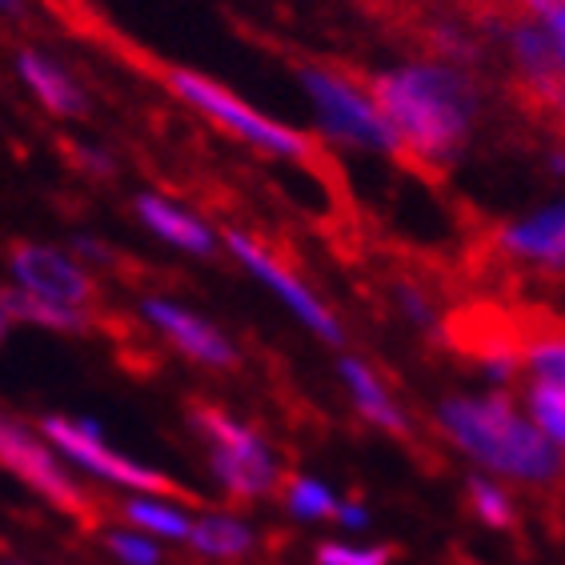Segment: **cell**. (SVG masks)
<instances>
[{
	"label": "cell",
	"instance_id": "1",
	"mask_svg": "<svg viewBox=\"0 0 565 565\" xmlns=\"http://www.w3.org/2000/svg\"><path fill=\"white\" fill-rule=\"evenodd\" d=\"M358 76L381 117L397 132L405 169L425 181L446 177L473 137L478 120L473 76L457 65H402Z\"/></svg>",
	"mask_w": 565,
	"mask_h": 565
},
{
	"label": "cell",
	"instance_id": "2",
	"mask_svg": "<svg viewBox=\"0 0 565 565\" xmlns=\"http://www.w3.org/2000/svg\"><path fill=\"white\" fill-rule=\"evenodd\" d=\"M441 425L466 454L505 478L530 481V486H554L565 478V461L554 441L525 425L505 397H490V402L454 397L441 405Z\"/></svg>",
	"mask_w": 565,
	"mask_h": 565
},
{
	"label": "cell",
	"instance_id": "3",
	"mask_svg": "<svg viewBox=\"0 0 565 565\" xmlns=\"http://www.w3.org/2000/svg\"><path fill=\"white\" fill-rule=\"evenodd\" d=\"M141 61H149L145 68H149L152 76H161L169 93H177V97L189 100L193 109L213 117L225 132L257 145V149H265V152H273V157L305 164V169H313L317 177L333 173V161H329L326 145L317 141V137H309V132H301V129H289V125H281V120L257 113L253 105L233 97L225 85L209 81L205 73H193V68H181V65H164V61H152V56H141Z\"/></svg>",
	"mask_w": 565,
	"mask_h": 565
},
{
	"label": "cell",
	"instance_id": "4",
	"mask_svg": "<svg viewBox=\"0 0 565 565\" xmlns=\"http://www.w3.org/2000/svg\"><path fill=\"white\" fill-rule=\"evenodd\" d=\"M297 76H301L305 93H309V100H313L317 113H321V129H326L329 137L390 152L393 161L405 164L402 141H397L393 125L381 117V109L370 100L358 68L317 65V61H309V65H297Z\"/></svg>",
	"mask_w": 565,
	"mask_h": 565
},
{
	"label": "cell",
	"instance_id": "5",
	"mask_svg": "<svg viewBox=\"0 0 565 565\" xmlns=\"http://www.w3.org/2000/svg\"><path fill=\"white\" fill-rule=\"evenodd\" d=\"M189 414H193L196 429L213 441V461H217V473L225 481V490L233 493V501L257 498V493L277 486V466L249 429H241L237 422H228L221 414L217 405L205 402H193Z\"/></svg>",
	"mask_w": 565,
	"mask_h": 565
},
{
	"label": "cell",
	"instance_id": "6",
	"mask_svg": "<svg viewBox=\"0 0 565 565\" xmlns=\"http://www.w3.org/2000/svg\"><path fill=\"white\" fill-rule=\"evenodd\" d=\"M0 466L12 469L24 486H33L41 498H49L56 510H65L68 518H76L85 530H97L100 525V510L85 498V490L73 486L53 457L44 454L33 437L24 434L17 422H9V417H0Z\"/></svg>",
	"mask_w": 565,
	"mask_h": 565
},
{
	"label": "cell",
	"instance_id": "7",
	"mask_svg": "<svg viewBox=\"0 0 565 565\" xmlns=\"http://www.w3.org/2000/svg\"><path fill=\"white\" fill-rule=\"evenodd\" d=\"M41 429L53 437L56 446L65 449L68 457H76L81 466H88L93 473H100V478H113V481H120V486H132V490L164 493V498L201 505V498H196L193 490H185V486H177L173 478L152 473V469L137 466V461H129V457H120V454H113V449H105L93 425H73V422H65V417H44Z\"/></svg>",
	"mask_w": 565,
	"mask_h": 565
},
{
	"label": "cell",
	"instance_id": "8",
	"mask_svg": "<svg viewBox=\"0 0 565 565\" xmlns=\"http://www.w3.org/2000/svg\"><path fill=\"white\" fill-rule=\"evenodd\" d=\"M9 265L17 273V281L24 285V294H36L44 301L65 305V309H81V305L97 301V285L85 269H76L68 257L44 249V245H12Z\"/></svg>",
	"mask_w": 565,
	"mask_h": 565
},
{
	"label": "cell",
	"instance_id": "9",
	"mask_svg": "<svg viewBox=\"0 0 565 565\" xmlns=\"http://www.w3.org/2000/svg\"><path fill=\"white\" fill-rule=\"evenodd\" d=\"M225 241H228V249L237 253L241 262L249 265V269L257 273V277H262L265 285H273V294L281 297V301H289V309H294V313L301 317L305 326L317 329L321 338L338 345V341H341V326L333 321V313H329L326 305L317 301V297L309 294V289H305L301 281H297L294 269H285V262H277V257H273V253L265 249L262 241L245 237V233H237V228H228Z\"/></svg>",
	"mask_w": 565,
	"mask_h": 565
},
{
	"label": "cell",
	"instance_id": "10",
	"mask_svg": "<svg viewBox=\"0 0 565 565\" xmlns=\"http://www.w3.org/2000/svg\"><path fill=\"white\" fill-rule=\"evenodd\" d=\"M145 313L161 326V333L173 341L177 349H185L189 358L205 361V365H217V370L237 365L233 345H228L213 326H205L201 317L185 313V309H177V305H169V301H145Z\"/></svg>",
	"mask_w": 565,
	"mask_h": 565
},
{
	"label": "cell",
	"instance_id": "11",
	"mask_svg": "<svg viewBox=\"0 0 565 565\" xmlns=\"http://www.w3.org/2000/svg\"><path fill=\"white\" fill-rule=\"evenodd\" d=\"M498 245L501 253L522 257V262L550 265V269L565 265V205H554L545 209V213H537V217L501 228Z\"/></svg>",
	"mask_w": 565,
	"mask_h": 565
},
{
	"label": "cell",
	"instance_id": "12",
	"mask_svg": "<svg viewBox=\"0 0 565 565\" xmlns=\"http://www.w3.org/2000/svg\"><path fill=\"white\" fill-rule=\"evenodd\" d=\"M17 73L24 76V85L33 88V97L44 109L56 117H85V93L73 85V76L65 68H56L49 56H41L36 49H21L17 53Z\"/></svg>",
	"mask_w": 565,
	"mask_h": 565
},
{
	"label": "cell",
	"instance_id": "13",
	"mask_svg": "<svg viewBox=\"0 0 565 565\" xmlns=\"http://www.w3.org/2000/svg\"><path fill=\"white\" fill-rule=\"evenodd\" d=\"M137 213H141L145 225H149L157 237L173 241V245H181V249H189V253H201V257L213 253V233L196 217H189V213H181L177 205L161 201V196H152V193L137 196Z\"/></svg>",
	"mask_w": 565,
	"mask_h": 565
},
{
	"label": "cell",
	"instance_id": "14",
	"mask_svg": "<svg viewBox=\"0 0 565 565\" xmlns=\"http://www.w3.org/2000/svg\"><path fill=\"white\" fill-rule=\"evenodd\" d=\"M0 313L21 317V321H36V326H49V329H65V333H85L93 326V317H85L81 309H65V305L44 301L36 294H24V289H0Z\"/></svg>",
	"mask_w": 565,
	"mask_h": 565
},
{
	"label": "cell",
	"instance_id": "15",
	"mask_svg": "<svg viewBox=\"0 0 565 565\" xmlns=\"http://www.w3.org/2000/svg\"><path fill=\"white\" fill-rule=\"evenodd\" d=\"M341 373H345L349 390H353V397H358L361 414H370L373 422H377L381 429H390V434L409 437V434H405V417L393 409V402L385 397V390H381V381L373 377L361 361H341Z\"/></svg>",
	"mask_w": 565,
	"mask_h": 565
},
{
	"label": "cell",
	"instance_id": "16",
	"mask_svg": "<svg viewBox=\"0 0 565 565\" xmlns=\"http://www.w3.org/2000/svg\"><path fill=\"white\" fill-rule=\"evenodd\" d=\"M189 542L209 557H237L249 550V533L237 522H201V525H193Z\"/></svg>",
	"mask_w": 565,
	"mask_h": 565
},
{
	"label": "cell",
	"instance_id": "17",
	"mask_svg": "<svg viewBox=\"0 0 565 565\" xmlns=\"http://www.w3.org/2000/svg\"><path fill=\"white\" fill-rule=\"evenodd\" d=\"M530 409H533V417H537V425L545 429V437L557 441V446H565V390H557L550 381H533Z\"/></svg>",
	"mask_w": 565,
	"mask_h": 565
},
{
	"label": "cell",
	"instance_id": "18",
	"mask_svg": "<svg viewBox=\"0 0 565 565\" xmlns=\"http://www.w3.org/2000/svg\"><path fill=\"white\" fill-rule=\"evenodd\" d=\"M125 518L145 525V530L169 533V537H189V533H193V525H189L181 513H169V510H161V505H145V501H129V505H125Z\"/></svg>",
	"mask_w": 565,
	"mask_h": 565
},
{
	"label": "cell",
	"instance_id": "19",
	"mask_svg": "<svg viewBox=\"0 0 565 565\" xmlns=\"http://www.w3.org/2000/svg\"><path fill=\"white\" fill-rule=\"evenodd\" d=\"M289 505H294V513H301V518H333L338 513V505H333V498H329L321 486H313V481H289Z\"/></svg>",
	"mask_w": 565,
	"mask_h": 565
},
{
	"label": "cell",
	"instance_id": "20",
	"mask_svg": "<svg viewBox=\"0 0 565 565\" xmlns=\"http://www.w3.org/2000/svg\"><path fill=\"white\" fill-rule=\"evenodd\" d=\"M469 498H473V510L486 518L490 525H498V530H505V525H513V510L510 501H505V493H498L490 486V481H473L469 486Z\"/></svg>",
	"mask_w": 565,
	"mask_h": 565
},
{
	"label": "cell",
	"instance_id": "21",
	"mask_svg": "<svg viewBox=\"0 0 565 565\" xmlns=\"http://www.w3.org/2000/svg\"><path fill=\"white\" fill-rule=\"evenodd\" d=\"M321 565H390L393 550H345V545H321Z\"/></svg>",
	"mask_w": 565,
	"mask_h": 565
},
{
	"label": "cell",
	"instance_id": "22",
	"mask_svg": "<svg viewBox=\"0 0 565 565\" xmlns=\"http://www.w3.org/2000/svg\"><path fill=\"white\" fill-rule=\"evenodd\" d=\"M109 545H113V554H120L132 565H157V557H161L157 554V545L141 542V537H132V533H113Z\"/></svg>",
	"mask_w": 565,
	"mask_h": 565
},
{
	"label": "cell",
	"instance_id": "23",
	"mask_svg": "<svg viewBox=\"0 0 565 565\" xmlns=\"http://www.w3.org/2000/svg\"><path fill=\"white\" fill-rule=\"evenodd\" d=\"M537 24H542L545 33H550V41H554V49L562 53V61H565V4L550 12V17H542Z\"/></svg>",
	"mask_w": 565,
	"mask_h": 565
},
{
	"label": "cell",
	"instance_id": "24",
	"mask_svg": "<svg viewBox=\"0 0 565 565\" xmlns=\"http://www.w3.org/2000/svg\"><path fill=\"white\" fill-rule=\"evenodd\" d=\"M341 522H345V525H365V513L353 505V510H341Z\"/></svg>",
	"mask_w": 565,
	"mask_h": 565
},
{
	"label": "cell",
	"instance_id": "25",
	"mask_svg": "<svg viewBox=\"0 0 565 565\" xmlns=\"http://www.w3.org/2000/svg\"><path fill=\"white\" fill-rule=\"evenodd\" d=\"M0 12H9V17H24V0H0Z\"/></svg>",
	"mask_w": 565,
	"mask_h": 565
},
{
	"label": "cell",
	"instance_id": "26",
	"mask_svg": "<svg viewBox=\"0 0 565 565\" xmlns=\"http://www.w3.org/2000/svg\"><path fill=\"white\" fill-rule=\"evenodd\" d=\"M4 329H9V313H0V338H4Z\"/></svg>",
	"mask_w": 565,
	"mask_h": 565
}]
</instances>
